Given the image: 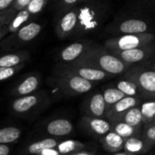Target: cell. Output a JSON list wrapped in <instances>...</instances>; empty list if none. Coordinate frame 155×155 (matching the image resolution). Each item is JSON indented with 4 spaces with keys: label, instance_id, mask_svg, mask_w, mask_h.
Masks as SVG:
<instances>
[{
    "label": "cell",
    "instance_id": "2e32d148",
    "mask_svg": "<svg viewBox=\"0 0 155 155\" xmlns=\"http://www.w3.org/2000/svg\"><path fill=\"white\" fill-rule=\"evenodd\" d=\"M43 25L39 23L36 22H30L28 24H26L25 25H24L22 28H20L16 33L11 35L10 39L15 38L16 41L20 42V43H27L32 41L33 39H35L42 31Z\"/></svg>",
    "mask_w": 155,
    "mask_h": 155
},
{
    "label": "cell",
    "instance_id": "44dd1931",
    "mask_svg": "<svg viewBox=\"0 0 155 155\" xmlns=\"http://www.w3.org/2000/svg\"><path fill=\"white\" fill-rule=\"evenodd\" d=\"M118 121L123 122V123H124L130 126H133L134 128L142 129V126L143 124V116H142L140 105H137V106L128 110L122 116H120L115 122H118Z\"/></svg>",
    "mask_w": 155,
    "mask_h": 155
},
{
    "label": "cell",
    "instance_id": "277c9868",
    "mask_svg": "<svg viewBox=\"0 0 155 155\" xmlns=\"http://www.w3.org/2000/svg\"><path fill=\"white\" fill-rule=\"evenodd\" d=\"M55 80L59 89L69 95L85 94L94 87V83L71 74L55 73Z\"/></svg>",
    "mask_w": 155,
    "mask_h": 155
},
{
    "label": "cell",
    "instance_id": "ab89813d",
    "mask_svg": "<svg viewBox=\"0 0 155 155\" xmlns=\"http://www.w3.org/2000/svg\"><path fill=\"white\" fill-rule=\"evenodd\" d=\"M71 155H94L93 153H89V152H84V151H80V152H77L75 153H72Z\"/></svg>",
    "mask_w": 155,
    "mask_h": 155
},
{
    "label": "cell",
    "instance_id": "f35d334b",
    "mask_svg": "<svg viewBox=\"0 0 155 155\" xmlns=\"http://www.w3.org/2000/svg\"><path fill=\"white\" fill-rule=\"evenodd\" d=\"M37 155H60V153H58V151L56 149H52V150H46L42 152L41 153Z\"/></svg>",
    "mask_w": 155,
    "mask_h": 155
},
{
    "label": "cell",
    "instance_id": "d4e9b609",
    "mask_svg": "<svg viewBox=\"0 0 155 155\" xmlns=\"http://www.w3.org/2000/svg\"><path fill=\"white\" fill-rule=\"evenodd\" d=\"M144 125H151L155 117V99H146L140 104Z\"/></svg>",
    "mask_w": 155,
    "mask_h": 155
},
{
    "label": "cell",
    "instance_id": "8d00e7d4",
    "mask_svg": "<svg viewBox=\"0 0 155 155\" xmlns=\"http://www.w3.org/2000/svg\"><path fill=\"white\" fill-rule=\"evenodd\" d=\"M10 148L6 144H0V155H9Z\"/></svg>",
    "mask_w": 155,
    "mask_h": 155
},
{
    "label": "cell",
    "instance_id": "7c38bea8",
    "mask_svg": "<svg viewBox=\"0 0 155 155\" xmlns=\"http://www.w3.org/2000/svg\"><path fill=\"white\" fill-rule=\"evenodd\" d=\"M84 111L89 117L104 119L107 114V107L103 94L96 93L89 97L85 103Z\"/></svg>",
    "mask_w": 155,
    "mask_h": 155
},
{
    "label": "cell",
    "instance_id": "cb8c5ba5",
    "mask_svg": "<svg viewBox=\"0 0 155 155\" xmlns=\"http://www.w3.org/2000/svg\"><path fill=\"white\" fill-rule=\"evenodd\" d=\"M57 146H58V143L56 140L53 138H46L30 144L26 148V153L37 155L44 151L55 149Z\"/></svg>",
    "mask_w": 155,
    "mask_h": 155
},
{
    "label": "cell",
    "instance_id": "4dcf8cb0",
    "mask_svg": "<svg viewBox=\"0 0 155 155\" xmlns=\"http://www.w3.org/2000/svg\"><path fill=\"white\" fill-rule=\"evenodd\" d=\"M25 64H21L15 67H5V68H0V82L5 81L11 77H13L15 74H16Z\"/></svg>",
    "mask_w": 155,
    "mask_h": 155
},
{
    "label": "cell",
    "instance_id": "603a6c76",
    "mask_svg": "<svg viewBox=\"0 0 155 155\" xmlns=\"http://www.w3.org/2000/svg\"><path fill=\"white\" fill-rule=\"evenodd\" d=\"M35 15H31L26 9L16 13L15 15L14 16V18L11 20V22L7 25L9 35H13V34L16 33L20 28H22L24 25H25L26 24L31 22V19Z\"/></svg>",
    "mask_w": 155,
    "mask_h": 155
},
{
    "label": "cell",
    "instance_id": "74e56055",
    "mask_svg": "<svg viewBox=\"0 0 155 155\" xmlns=\"http://www.w3.org/2000/svg\"><path fill=\"white\" fill-rule=\"evenodd\" d=\"M9 35L8 33V28H7V25H5L3 27L0 28V41L2 39H4L5 36H7Z\"/></svg>",
    "mask_w": 155,
    "mask_h": 155
},
{
    "label": "cell",
    "instance_id": "9c48e42d",
    "mask_svg": "<svg viewBox=\"0 0 155 155\" xmlns=\"http://www.w3.org/2000/svg\"><path fill=\"white\" fill-rule=\"evenodd\" d=\"M92 45L89 41H79L67 45L59 53L57 58L59 64H70L76 62L86 53Z\"/></svg>",
    "mask_w": 155,
    "mask_h": 155
},
{
    "label": "cell",
    "instance_id": "7bdbcfd3",
    "mask_svg": "<svg viewBox=\"0 0 155 155\" xmlns=\"http://www.w3.org/2000/svg\"><path fill=\"white\" fill-rule=\"evenodd\" d=\"M69 155H71V154H69Z\"/></svg>",
    "mask_w": 155,
    "mask_h": 155
},
{
    "label": "cell",
    "instance_id": "9a60e30c",
    "mask_svg": "<svg viewBox=\"0 0 155 155\" xmlns=\"http://www.w3.org/2000/svg\"><path fill=\"white\" fill-rule=\"evenodd\" d=\"M30 54L27 51H14L0 53V68L15 67L25 64L29 59Z\"/></svg>",
    "mask_w": 155,
    "mask_h": 155
},
{
    "label": "cell",
    "instance_id": "ba28073f",
    "mask_svg": "<svg viewBox=\"0 0 155 155\" xmlns=\"http://www.w3.org/2000/svg\"><path fill=\"white\" fill-rule=\"evenodd\" d=\"M150 25L147 21L139 18H127L122 20L121 22L116 23L112 32L116 35H138V34H145L150 33Z\"/></svg>",
    "mask_w": 155,
    "mask_h": 155
},
{
    "label": "cell",
    "instance_id": "5bb4252c",
    "mask_svg": "<svg viewBox=\"0 0 155 155\" xmlns=\"http://www.w3.org/2000/svg\"><path fill=\"white\" fill-rule=\"evenodd\" d=\"M82 124L89 132L100 137H103L112 131L111 123L105 119L84 116L82 119Z\"/></svg>",
    "mask_w": 155,
    "mask_h": 155
},
{
    "label": "cell",
    "instance_id": "ffe728a7",
    "mask_svg": "<svg viewBox=\"0 0 155 155\" xmlns=\"http://www.w3.org/2000/svg\"><path fill=\"white\" fill-rule=\"evenodd\" d=\"M100 142L103 144V147L110 153H116L124 150V140L113 131L103 137H100Z\"/></svg>",
    "mask_w": 155,
    "mask_h": 155
},
{
    "label": "cell",
    "instance_id": "6da1fadb",
    "mask_svg": "<svg viewBox=\"0 0 155 155\" xmlns=\"http://www.w3.org/2000/svg\"><path fill=\"white\" fill-rule=\"evenodd\" d=\"M70 64H78L95 68L111 75L124 74L133 67V65L117 58L104 46L96 45L94 44L92 45V46L79 60Z\"/></svg>",
    "mask_w": 155,
    "mask_h": 155
},
{
    "label": "cell",
    "instance_id": "4fadbf2b",
    "mask_svg": "<svg viewBox=\"0 0 155 155\" xmlns=\"http://www.w3.org/2000/svg\"><path fill=\"white\" fill-rule=\"evenodd\" d=\"M40 84V76L37 74H33L26 76L21 81L11 92V94L16 98L29 95L36 91Z\"/></svg>",
    "mask_w": 155,
    "mask_h": 155
},
{
    "label": "cell",
    "instance_id": "8fae6325",
    "mask_svg": "<svg viewBox=\"0 0 155 155\" xmlns=\"http://www.w3.org/2000/svg\"><path fill=\"white\" fill-rule=\"evenodd\" d=\"M140 104H141V98L125 96L108 110L105 117L108 119L110 123H114L128 110Z\"/></svg>",
    "mask_w": 155,
    "mask_h": 155
},
{
    "label": "cell",
    "instance_id": "d590c367",
    "mask_svg": "<svg viewBox=\"0 0 155 155\" xmlns=\"http://www.w3.org/2000/svg\"><path fill=\"white\" fill-rule=\"evenodd\" d=\"M13 3L14 0H0V13L8 10Z\"/></svg>",
    "mask_w": 155,
    "mask_h": 155
},
{
    "label": "cell",
    "instance_id": "60d3db41",
    "mask_svg": "<svg viewBox=\"0 0 155 155\" xmlns=\"http://www.w3.org/2000/svg\"><path fill=\"white\" fill-rule=\"evenodd\" d=\"M114 155H135L132 154V153H125V152H119V153H114Z\"/></svg>",
    "mask_w": 155,
    "mask_h": 155
},
{
    "label": "cell",
    "instance_id": "d6986e66",
    "mask_svg": "<svg viewBox=\"0 0 155 155\" xmlns=\"http://www.w3.org/2000/svg\"><path fill=\"white\" fill-rule=\"evenodd\" d=\"M74 130L72 123L66 119H55L46 125V132L53 136H66Z\"/></svg>",
    "mask_w": 155,
    "mask_h": 155
},
{
    "label": "cell",
    "instance_id": "484cf974",
    "mask_svg": "<svg viewBox=\"0 0 155 155\" xmlns=\"http://www.w3.org/2000/svg\"><path fill=\"white\" fill-rule=\"evenodd\" d=\"M116 88L119 89L122 93L125 94V96H131V97H139L141 98V93L136 86L134 83H133L130 80L127 79H121L120 81L117 82Z\"/></svg>",
    "mask_w": 155,
    "mask_h": 155
},
{
    "label": "cell",
    "instance_id": "ac0fdd59",
    "mask_svg": "<svg viewBox=\"0 0 155 155\" xmlns=\"http://www.w3.org/2000/svg\"><path fill=\"white\" fill-rule=\"evenodd\" d=\"M77 14H78L77 26L79 25L80 27H82L81 29L87 31V30L94 29L98 25V20L96 18L97 15L93 8L88 6L77 8Z\"/></svg>",
    "mask_w": 155,
    "mask_h": 155
},
{
    "label": "cell",
    "instance_id": "f1b7e54d",
    "mask_svg": "<svg viewBox=\"0 0 155 155\" xmlns=\"http://www.w3.org/2000/svg\"><path fill=\"white\" fill-rule=\"evenodd\" d=\"M84 147V143L77 142V141H65L58 144V146L55 148L60 154L69 155L72 153H75L77 152H80Z\"/></svg>",
    "mask_w": 155,
    "mask_h": 155
},
{
    "label": "cell",
    "instance_id": "836d02e7",
    "mask_svg": "<svg viewBox=\"0 0 155 155\" xmlns=\"http://www.w3.org/2000/svg\"><path fill=\"white\" fill-rule=\"evenodd\" d=\"M31 0H14V3L11 5V9H13L15 13L21 12L25 10L28 5L30 4Z\"/></svg>",
    "mask_w": 155,
    "mask_h": 155
},
{
    "label": "cell",
    "instance_id": "8992f818",
    "mask_svg": "<svg viewBox=\"0 0 155 155\" xmlns=\"http://www.w3.org/2000/svg\"><path fill=\"white\" fill-rule=\"evenodd\" d=\"M45 96V93H34L29 95L15 98L11 104V111L16 115H27L45 102L44 100Z\"/></svg>",
    "mask_w": 155,
    "mask_h": 155
},
{
    "label": "cell",
    "instance_id": "e575fe53",
    "mask_svg": "<svg viewBox=\"0 0 155 155\" xmlns=\"http://www.w3.org/2000/svg\"><path fill=\"white\" fill-rule=\"evenodd\" d=\"M83 1H79V0H63L61 2V5H62V7H65L66 10H69V9H73V8H75L77 5L81 4Z\"/></svg>",
    "mask_w": 155,
    "mask_h": 155
},
{
    "label": "cell",
    "instance_id": "7402d4cb",
    "mask_svg": "<svg viewBox=\"0 0 155 155\" xmlns=\"http://www.w3.org/2000/svg\"><path fill=\"white\" fill-rule=\"evenodd\" d=\"M112 131L121 136L124 141L134 136H142V129L134 128L130 126L123 122H114L112 123Z\"/></svg>",
    "mask_w": 155,
    "mask_h": 155
},
{
    "label": "cell",
    "instance_id": "1f68e13d",
    "mask_svg": "<svg viewBox=\"0 0 155 155\" xmlns=\"http://www.w3.org/2000/svg\"><path fill=\"white\" fill-rule=\"evenodd\" d=\"M142 137L153 146L155 145V124L144 125V128L142 132Z\"/></svg>",
    "mask_w": 155,
    "mask_h": 155
},
{
    "label": "cell",
    "instance_id": "7a4b0ae2",
    "mask_svg": "<svg viewBox=\"0 0 155 155\" xmlns=\"http://www.w3.org/2000/svg\"><path fill=\"white\" fill-rule=\"evenodd\" d=\"M124 78L136 84L143 98L155 99V65L133 66L124 74Z\"/></svg>",
    "mask_w": 155,
    "mask_h": 155
},
{
    "label": "cell",
    "instance_id": "f546056e",
    "mask_svg": "<svg viewBox=\"0 0 155 155\" xmlns=\"http://www.w3.org/2000/svg\"><path fill=\"white\" fill-rule=\"evenodd\" d=\"M47 3H48L47 0H31L30 4L28 5V6L25 9L31 15L35 16L45 7Z\"/></svg>",
    "mask_w": 155,
    "mask_h": 155
},
{
    "label": "cell",
    "instance_id": "3957f363",
    "mask_svg": "<svg viewBox=\"0 0 155 155\" xmlns=\"http://www.w3.org/2000/svg\"><path fill=\"white\" fill-rule=\"evenodd\" d=\"M155 35L152 33L138 35H124L106 40L104 46L107 50L127 51L140 47H144L153 44Z\"/></svg>",
    "mask_w": 155,
    "mask_h": 155
},
{
    "label": "cell",
    "instance_id": "83f0119b",
    "mask_svg": "<svg viewBox=\"0 0 155 155\" xmlns=\"http://www.w3.org/2000/svg\"><path fill=\"white\" fill-rule=\"evenodd\" d=\"M21 136V130L16 127H5L0 129V144L14 143Z\"/></svg>",
    "mask_w": 155,
    "mask_h": 155
},
{
    "label": "cell",
    "instance_id": "4316f807",
    "mask_svg": "<svg viewBox=\"0 0 155 155\" xmlns=\"http://www.w3.org/2000/svg\"><path fill=\"white\" fill-rule=\"evenodd\" d=\"M103 96H104V102L106 104L107 112H108V110L113 105H114L120 100H122L123 98H124L125 97V94L124 93H122L116 87H111V88H107V89H105L104 91Z\"/></svg>",
    "mask_w": 155,
    "mask_h": 155
},
{
    "label": "cell",
    "instance_id": "5b68a950",
    "mask_svg": "<svg viewBox=\"0 0 155 155\" xmlns=\"http://www.w3.org/2000/svg\"><path fill=\"white\" fill-rule=\"evenodd\" d=\"M55 73H64V74H74L92 83L103 81L106 78L113 76L101 70L88 67V66L78 65V64H58L56 67Z\"/></svg>",
    "mask_w": 155,
    "mask_h": 155
},
{
    "label": "cell",
    "instance_id": "b9f144b4",
    "mask_svg": "<svg viewBox=\"0 0 155 155\" xmlns=\"http://www.w3.org/2000/svg\"><path fill=\"white\" fill-rule=\"evenodd\" d=\"M155 124V117H154V120H153V124Z\"/></svg>",
    "mask_w": 155,
    "mask_h": 155
},
{
    "label": "cell",
    "instance_id": "e0dca14e",
    "mask_svg": "<svg viewBox=\"0 0 155 155\" xmlns=\"http://www.w3.org/2000/svg\"><path fill=\"white\" fill-rule=\"evenodd\" d=\"M153 145L142 136L131 137L124 141V152L135 155L144 154L152 149Z\"/></svg>",
    "mask_w": 155,
    "mask_h": 155
},
{
    "label": "cell",
    "instance_id": "52a82bcc",
    "mask_svg": "<svg viewBox=\"0 0 155 155\" xmlns=\"http://www.w3.org/2000/svg\"><path fill=\"white\" fill-rule=\"evenodd\" d=\"M109 51L123 62L133 65L134 64H138L148 60L154 53L155 45L153 44L151 45H147L144 47H140L133 50H127V51H116V50H109Z\"/></svg>",
    "mask_w": 155,
    "mask_h": 155
},
{
    "label": "cell",
    "instance_id": "30bf717a",
    "mask_svg": "<svg viewBox=\"0 0 155 155\" xmlns=\"http://www.w3.org/2000/svg\"><path fill=\"white\" fill-rule=\"evenodd\" d=\"M76 7L66 10L59 17V20L56 23L55 31L60 38L68 37L76 29L78 21V14Z\"/></svg>",
    "mask_w": 155,
    "mask_h": 155
},
{
    "label": "cell",
    "instance_id": "d6a6232c",
    "mask_svg": "<svg viewBox=\"0 0 155 155\" xmlns=\"http://www.w3.org/2000/svg\"><path fill=\"white\" fill-rule=\"evenodd\" d=\"M15 14L16 13L11 8L0 13V28L5 25H7L11 22V20L14 18Z\"/></svg>",
    "mask_w": 155,
    "mask_h": 155
}]
</instances>
